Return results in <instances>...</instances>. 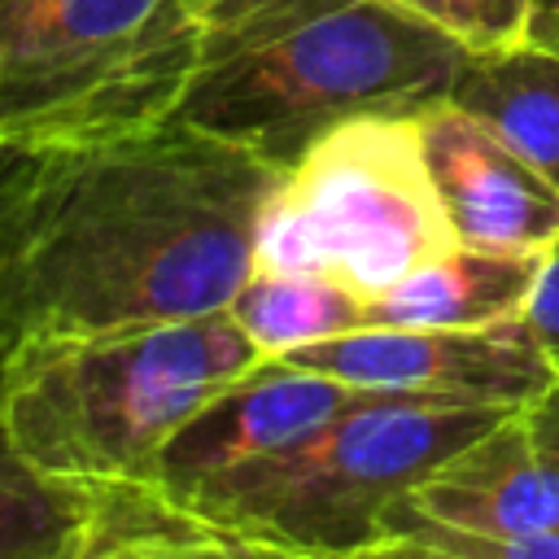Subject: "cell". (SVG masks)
<instances>
[{"instance_id": "9", "label": "cell", "mask_w": 559, "mask_h": 559, "mask_svg": "<svg viewBox=\"0 0 559 559\" xmlns=\"http://www.w3.org/2000/svg\"><path fill=\"white\" fill-rule=\"evenodd\" d=\"M424 153L459 245L542 253L559 236V188L450 96L419 114Z\"/></svg>"}, {"instance_id": "19", "label": "cell", "mask_w": 559, "mask_h": 559, "mask_svg": "<svg viewBox=\"0 0 559 559\" xmlns=\"http://www.w3.org/2000/svg\"><path fill=\"white\" fill-rule=\"evenodd\" d=\"M524 44L537 48V52L559 57V0H528Z\"/></svg>"}, {"instance_id": "10", "label": "cell", "mask_w": 559, "mask_h": 559, "mask_svg": "<svg viewBox=\"0 0 559 559\" xmlns=\"http://www.w3.org/2000/svg\"><path fill=\"white\" fill-rule=\"evenodd\" d=\"M393 524H441L480 537L555 533L559 463L537 445L528 415L507 411L428 472L389 511Z\"/></svg>"}, {"instance_id": "22", "label": "cell", "mask_w": 559, "mask_h": 559, "mask_svg": "<svg viewBox=\"0 0 559 559\" xmlns=\"http://www.w3.org/2000/svg\"><path fill=\"white\" fill-rule=\"evenodd\" d=\"M4 371H9V345H4V332H0V389H4Z\"/></svg>"}, {"instance_id": "13", "label": "cell", "mask_w": 559, "mask_h": 559, "mask_svg": "<svg viewBox=\"0 0 559 559\" xmlns=\"http://www.w3.org/2000/svg\"><path fill=\"white\" fill-rule=\"evenodd\" d=\"M450 100L476 114L559 188V57L528 44L467 57Z\"/></svg>"}, {"instance_id": "8", "label": "cell", "mask_w": 559, "mask_h": 559, "mask_svg": "<svg viewBox=\"0 0 559 559\" xmlns=\"http://www.w3.org/2000/svg\"><path fill=\"white\" fill-rule=\"evenodd\" d=\"M362 393L367 389H354L336 376L306 371L284 358H262L253 371L236 376L205 406H197V415L162 450L153 489L170 502H183L205 480L293 445Z\"/></svg>"}, {"instance_id": "16", "label": "cell", "mask_w": 559, "mask_h": 559, "mask_svg": "<svg viewBox=\"0 0 559 559\" xmlns=\"http://www.w3.org/2000/svg\"><path fill=\"white\" fill-rule=\"evenodd\" d=\"M389 4L441 31L472 57L524 44V26H528V0H389Z\"/></svg>"}, {"instance_id": "17", "label": "cell", "mask_w": 559, "mask_h": 559, "mask_svg": "<svg viewBox=\"0 0 559 559\" xmlns=\"http://www.w3.org/2000/svg\"><path fill=\"white\" fill-rule=\"evenodd\" d=\"M397 537L419 559H559V528L555 533H515V537H480L441 524H393Z\"/></svg>"}, {"instance_id": "14", "label": "cell", "mask_w": 559, "mask_h": 559, "mask_svg": "<svg viewBox=\"0 0 559 559\" xmlns=\"http://www.w3.org/2000/svg\"><path fill=\"white\" fill-rule=\"evenodd\" d=\"M227 314L245 328L262 358H284L301 345L367 328V297L310 271H249L227 301Z\"/></svg>"}, {"instance_id": "4", "label": "cell", "mask_w": 559, "mask_h": 559, "mask_svg": "<svg viewBox=\"0 0 559 559\" xmlns=\"http://www.w3.org/2000/svg\"><path fill=\"white\" fill-rule=\"evenodd\" d=\"M498 415L507 411L362 393L293 445L205 480L179 507L314 559L358 555L384 542L389 511Z\"/></svg>"}, {"instance_id": "15", "label": "cell", "mask_w": 559, "mask_h": 559, "mask_svg": "<svg viewBox=\"0 0 559 559\" xmlns=\"http://www.w3.org/2000/svg\"><path fill=\"white\" fill-rule=\"evenodd\" d=\"M83 559H314L306 550L214 524L153 485H135L105 528V537Z\"/></svg>"}, {"instance_id": "20", "label": "cell", "mask_w": 559, "mask_h": 559, "mask_svg": "<svg viewBox=\"0 0 559 559\" xmlns=\"http://www.w3.org/2000/svg\"><path fill=\"white\" fill-rule=\"evenodd\" d=\"M524 415H528V428H533L537 445L559 463V384L546 397H537L533 406H524Z\"/></svg>"}, {"instance_id": "11", "label": "cell", "mask_w": 559, "mask_h": 559, "mask_svg": "<svg viewBox=\"0 0 559 559\" xmlns=\"http://www.w3.org/2000/svg\"><path fill=\"white\" fill-rule=\"evenodd\" d=\"M542 253L454 245L367 297V328H485L520 319Z\"/></svg>"}, {"instance_id": "2", "label": "cell", "mask_w": 559, "mask_h": 559, "mask_svg": "<svg viewBox=\"0 0 559 559\" xmlns=\"http://www.w3.org/2000/svg\"><path fill=\"white\" fill-rule=\"evenodd\" d=\"M197 66L179 122L293 166L358 114H424L445 100L463 52L389 0H188Z\"/></svg>"}, {"instance_id": "5", "label": "cell", "mask_w": 559, "mask_h": 559, "mask_svg": "<svg viewBox=\"0 0 559 559\" xmlns=\"http://www.w3.org/2000/svg\"><path fill=\"white\" fill-rule=\"evenodd\" d=\"M192 66L188 0H0V144L170 122Z\"/></svg>"}, {"instance_id": "7", "label": "cell", "mask_w": 559, "mask_h": 559, "mask_svg": "<svg viewBox=\"0 0 559 559\" xmlns=\"http://www.w3.org/2000/svg\"><path fill=\"white\" fill-rule=\"evenodd\" d=\"M284 362L336 376L367 393H411L498 411H524L559 384V371L524 314L485 328H358L301 345L284 354Z\"/></svg>"}, {"instance_id": "6", "label": "cell", "mask_w": 559, "mask_h": 559, "mask_svg": "<svg viewBox=\"0 0 559 559\" xmlns=\"http://www.w3.org/2000/svg\"><path fill=\"white\" fill-rule=\"evenodd\" d=\"M419 114H358L280 170L253 231V271H310L358 297L454 249Z\"/></svg>"}, {"instance_id": "18", "label": "cell", "mask_w": 559, "mask_h": 559, "mask_svg": "<svg viewBox=\"0 0 559 559\" xmlns=\"http://www.w3.org/2000/svg\"><path fill=\"white\" fill-rule=\"evenodd\" d=\"M524 323L533 328V336L542 341V349L550 354L555 371H559V236L542 249L528 301H524Z\"/></svg>"}, {"instance_id": "1", "label": "cell", "mask_w": 559, "mask_h": 559, "mask_svg": "<svg viewBox=\"0 0 559 559\" xmlns=\"http://www.w3.org/2000/svg\"><path fill=\"white\" fill-rule=\"evenodd\" d=\"M280 166L179 118L70 144H0L9 354L227 310Z\"/></svg>"}, {"instance_id": "3", "label": "cell", "mask_w": 559, "mask_h": 559, "mask_svg": "<svg viewBox=\"0 0 559 559\" xmlns=\"http://www.w3.org/2000/svg\"><path fill=\"white\" fill-rule=\"evenodd\" d=\"M262 349L227 314L35 341L9 354L0 415L17 450L96 489L153 485L175 432Z\"/></svg>"}, {"instance_id": "21", "label": "cell", "mask_w": 559, "mask_h": 559, "mask_svg": "<svg viewBox=\"0 0 559 559\" xmlns=\"http://www.w3.org/2000/svg\"><path fill=\"white\" fill-rule=\"evenodd\" d=\"M341 559H419V555H411L397 537H384V542H376V546H367L358 555H341Z\"/></svg>"}, {"instance_id": "12", "label": "cell", "mask_w": 559, "mask_h": 559, "mask_svg": "<svg viewBox=\"0 0 559 559\" xmlns=\"http://www.w3.org/2000/svg\"><path fill=\"white\" fill-rule=\"evenodd\" d=\"M131 489H96L35 467L0 415V559H83Z\"/></svg>"}]
</instances>
